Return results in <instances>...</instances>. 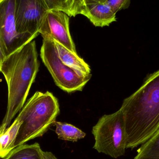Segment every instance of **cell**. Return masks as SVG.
Instances as JSON below:
<instances>
[{"label": "cell", "instance_id": "obj_11", "mask_svg": "<svg viewBox=\"0 0 159 159\" xmlns=\"http://www.w3.org/2000/svg\"><path fill=\"white\" fill-rule=\"evenodd\" d=\"M48 10L61 11L69 16L82 15L84 0H45Z\"/></svg>", "mask_w": 159, "mask_h": 159}, {"label": "cell", "instance_id": "obj_17", "mask_svg": "<svg viewBox=\"0 0 159 159\" xmlns=\"http://www.w3.org/2000/svg\"><path fill=\"white\" fill-rule=\"evenodd\" d=\"M43 159H58L53 153L48 151H43Z\"/></svg>", "mask_w": 159, "mask_h": 159}, {"label": "cell", "instance_id": "obj_2", "mask_svg": "<svg viewBox=\"0 0 159 159\" xmlns=\"http://www.w3.org/2000/svg\"><path fill=\"white\" fill-rule=\"evenodd\" d=\"M39 65L36 43L33 40L7 56L2 63L1 72L7 83L8 100L0 133L7 130L15 116L24 106Z\"/></svg>", "mask_w": 159, "mask_h": 159}, {"label": "cell", "instance_id": "obj_13", "mask_svg": "<svg viewBox=\"0 0 159 159\" xmlns=\"http://www.w3.org/2000/svg\"><path fill=\"white\" fill-rule=\"evenodd\" d=\"M40 144H24L13 149L4 159H43Z\"/></svg>", "mask_w": 159, "mask_h": 159}, {"label": "cell", "instance_id": "obj_15", "mask_svg": "<svg viewBox=\"0 0 159 159\" xmlns=\"http://www.w3.org/2000/svg\"><path fill=\"white\" fill-rule=\"evenodd\" d=\"M134 159H159V129L137 150Z\"/></svg>", "mask_w": 159, "mask_h": 159}, {"label": "cell", "instance_id": "obj_16", "mask_svg": "<svg viewBox=\"0 0 159 159\" xmlns=\"http://www.w3.org/2000/svg\"><path fill=\"white\" fill-rule=\"evenodd\" d=\"M105 2L115 14L121 9L128 8L131 2L129 0H105Z\"/></svg>", "mask_w": 159, "mask_h": 159}, {"label": "cell", "instance_id": "obj_1", "mask_svg": "<svg viewBox=\"0 0 159 159\" xmlns=\"http://www.w3.org/2000/svg\"><path fill=\"white\" fill-rule=\"evenodd\" d=\"M120 109L125 122L126 148L134 149L148 141L159 129V70L147 76Z\"/></svg>", "mask_w": 159, "mask_h": 159}, {"label": "cell", "instance_id": "obj_7", "mask_svg": "<svg viewBox=\"0 0 159 159\" xmlns=\"http://www.w3.org/2000/svg\"><path fill=\"white\" fill-rule=\"evenodd\" d=\"M48 10L45 0H16L15 19L17 32L38 36Z\"/></svg>", "mask_w": 159, "mask_h": 159}, {"label": "cell", "instance_id": "obj_18", "mask_svg": "<svg viewBox=\"0 0 159 159\" xmlns=\"http://www.w3.org/2000/svg\"><path fill=\"white\" fill-rule=\"evenodd\" d=\"M6 58V57L4 53L2 48L0 45V72H1V68L2 63L3 62Z\"/></svg>", "mask_w": 159, "mask_h": 159}, {"label": "cell", "instance_id": "obj_12", "mask_svg": "<svg viewBox=\"0 0 159 159\" xmlns=\"http://www.w3.org/2000/svg\"><path fill=\"white\" fill-rule=\"evenodd\" d=\"M21 122L16 118L4 133H0V158H5L15 148L14 145Z\"/></svg>", "mask_w": 159, "mask_h": 159}, {"label": "cell", "instance_id": "obj_3", "mask_svg": "<svg viewBox=\"0 0 159 159\" xmlns=\"http://www.w3.org/2000/svg\"><path fill=\"white\" fill-rule=\"evenodd\" d=\"M60 112L58 100L51 92L36 91L24 105L17 117L21 125L15 148L43 136L54 125Z\"/></svg>", "mask_w": 159, "mask_h": 159}, {"label": "cell", "instance_id": "obj_10", "mask_svg": "<svg viewBox=\"0 0 159 159\" xmlns=\"http://www.w3.org/2000/svg\"><path fill=\"white\" fill-rule=\"evenodd\" d=\"M54 41L58 56L62 63L75 71L83 77H91L90 66L77 54L71 52L66 48L56 41Z\"/></svg>", "mask_w": 159, "mask_h": 159}, {"label": "cell", "instance_id": "obj_9", "mask_svg": "<svg viewBox=\"0 0 159 159\" xmlns=\"http://www.w3.org/2000/svg\"><path fill=\"white\" fill-rule=\"evenodd\" d=\"M82 15L87 17L96 27L108 26L116 21V14L105 0H84Z\"/></svg>", "mask_w": 159, "mask_h": 159}, {"label": "cell", "instance_id": "obj_6", "mask_svg": "<svg viewBox=\"0 0 159 159\" xmlns=\"http://www.w3.org/2000/svg\"><path fill=\"white\" fill-rule=\"evenodd\" d=\"M15 4L16 0L0 1V45L6 57L37 36L17 32L15 23Z\"/></svg>", "mask_w": 159, "mask_h": 159}, {"label": "cell", "instance_id": "obj_5", "mask_svg": "<svg viewBox=\"0 0 159 159\" xmlns=\"http://www.w3.org/2000/svg\"><path fill=\"white\" fill-rule=\"evenodd\" d=\"M43 37L40 56L57 86L68 93L82 91L91 77L80 76L62 63L58 56L53 39Z\"/></svg>", "mask_w": 159, "mask_h": 159}, {"label": "cell", "instance_id": "obj_14", "mask_svg": "<svg viewBox=\"0 0 159 159\" xmlns=\"http://www.w3.org/2000/svg\"><path fill=\"white\" fill-rule=\"evenodd\" d=\"M54 125L56 127V134L60 140L76 142L86 136L85 133L72 124L56 121Z\"/></svg>", "mask_w": 159, "mask_h": 159}, {"label": "cell", "instance_id": "obj_8", "mask_svg": "<svg viewBox=\"0 0 159 159\" xmlns=\"http://www.w3.org/2000/svg\"><path fill=\"white\" fill-rule=\"evenodd\" d=\"M39 33L42 37H49L71 52L77 54L70 33V18L63 12L58 10H48L43 20Z\"/></svg>", "mask_w": 159, "mask_h": 159}, {"label": "cell", "instance_id": "obj_4", "mask_svg": "<svg viewBox=\"0 0 159 159\" xmlns=\"http://www.w3.org/2000/svg\"><path fill=\"white\" fill-rule=\"evenodd\" d=\"M95 143L93 148L114 159L124 156L126 152L125 122L120 109L113 114L101 117L93 127Z\"/></svg>", "mask_w": 159, "mask_h": 159}]
</instances>
